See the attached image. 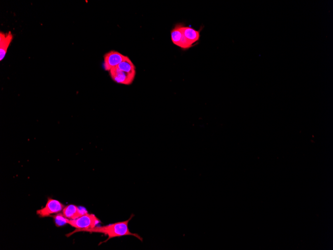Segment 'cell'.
I'll return each mask as SVG.
<instances>
[{
	"mask_svg": "<svg viewBox=\"0 0 333 250\" xmlns=\"http://www.w3.org/2000/svg\"><path fill=\"white\" fill-rule=\"evenodd\" d=\"M117 67L124 72L136 74L135 66L127 56H126L125 59Z\"/></svg>",
	"mask_w": 333,
	"mask_h": 250,
	"instance_id": "10",
	"label": "cell"
},
{
	"mask_svg": "<svg viewBox=\"0 0 333 250\" xmlns=\"http://www.w3.org/2000/svg\"><path fill=\"white\" fill-rule=\"evenodd\" d=\"M111 77L119 84L129 86L133 82L136 74H128L119 70L118 67L113 68L110 71Z\"/></svg>",
	"mask_w": 333,
	"mask_h": 250,
	"instance_id": "6",
	"label": "cell"
},
{
	"mask_svg": "<svg viewBox=\"0 0 333 250\" xmlns=\"http://www.w3.org/2000/svg\"><path fill=\"white\" fill-rule=\"evenodd\" d=\"M180 29L186 38L193 45H197L201 38V31L202 26L199 30H196L192 27L186 26L183 23H180Z\"/></svg>",
	"mask_w": 333,
	"mask_h": 250,
	"instance_id": "7",
	"label": "cell"
},
{
	"mask_svg": "<svg viewBox=\"0 0 333 250\" xmlns=\"http://www.w3.org/2000/svg\"><path fill=\"white\" fill-rule=\"evenodd\" d=\"M172 43L183 50H188L194 46L185 37L180 29V23L175 25L171 32Z\"/></svg>",
	"mask_w": 333,
	"mask_h": 250,
	"instance_id": "4",
	"label": "cell"
},
{
	"mask_svg": "<svg viewBox=\"0 0 333 250\" xmlns=\"http://www.w3.org/2000/svg\"><path fill=\"white\" fill-rule=\"evenodd\" d=\"M65 207L60 201L48 198L45 207L38 210L37 214L41 218L50 217L61 213Z\"/></svg>",
	"mask_w": 333,
	"mask_h": 250,
	"instance_id": "3",
	"label": "cell"
},
{
	"mask_svg": "<svg viewBox=\"0 0 333 250\" xmlns=\"http://www.w3.org/2000/svg\"><path fill=\"white\" fill-rule=\"evenodd\" d=\"M125 57V55L115 50H111L106 53L104 56L103 67L105 70L110 71L117 67Z\"/></svg>",
	"mask_w": 333,
	"mask_h": 250,
	"instance_id": "5",
	"label": "cell"
},
{
	"mask_svg": "<svg viewBox=\"0 0 333 250\" xmlns=\"http://www.w3.org/2000/svg\"><path fill=\"white\" fill-rule=\"evenodd\" d=\"M100 220L95 214L89 213L75 219H67V224L75 229L67 234V236L69 237L81 230L94 228L100 224Z\"/></svg>",
	"mask_w": 333,
	"mask_h": 250,
	"instance_id": "2",
	"label": "cell"
},
{
	"mask_svg": "<svg viewBox=\"0 0 333 250\" xmlns=\"http://www.w3.org/2000/svg\"><path fill=\"white\" fill-rule=\"evenodd\" d=\"M85 208L71 204L64 207L62 213L67 219L73 220L88 213Z\"/></svg>",
	"mask_w": 333,
	"mask_h": 250,
	"instance_id": "8",
	"label": "cell"
},
{
	"mask_svg": "<svg viewBox=\"0 0 333 250\" xmlns=\"http://www.w3.org/2000/svg\"><path fill=\"white\" fill-rule=\"evenodd\" d=\"M13 39V36L11 32L0 33V61H2L5 58Z\"/></svg>",
	"mask_w": 333,
	"mask_h": 250,
	"instance_id": "9",
	"label": "cell"
},
{
	"mask_svg": "<svg viewBox=\"0 0 333 250\" xmlns=\"http://www.w3.org/2000/svg\"><path fill=\"white\" fill-rule=\"evenodd\" d=\"M132 214L130 217L125 221L117 222V223L108 225L104 226H96L93 228L79 230L78 232H89L91 233H101L108 236V238L101 244L107 242L108 240L117 237H121L125 236H132L138 239L143 241V238L137 234L133 233L129 230L128 225L129 222L133 217Z\"/></svg>",
	"mask_w": 333,
	"mask_h": 250,
	"instance_id": "1",
	"label": "cell"
},
{
	"mask_svg": "<svg viewBox=\"0 0 333 250\" xmlns=\"http://www.w3.org/2000/svg\"><path fill=\"white\" fill-rule=\"evenodd\" d=\"M50 217H52L54 219L55 225L57 227H61L67 225V218L63 215L62 213H59L54 215H51Z\"/></svg>",
	"mask_w": 333,
	"mask_h": 250,
	"instance_id": "11",
	"label": "cell"
}]
</instances>
